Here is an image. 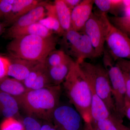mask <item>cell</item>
<instances>
[{
	"label": "cell",
	"mask_w": 130,
	"mask_h": 130,
	"mask_svg": "<svg viewBox=\"0 0 130 130\" xmlns=\"http://www.w3.org/2000/svg\"><path fill=\"white\" fill-rule=\"evenodd\" d=\"M62 89L61 85H53L28 90L16 99L27 115L51 122L53 113L60 103Z\"/></svg>",
	"instance_id": "6da1fadb"
},
{
	"label": "cell",
	"mask_w": 130,
	"mask_h": 130,
	"mask_svg": "<svg viewBox=\"0 0 130 130\" xmlns=\"http://www.w3.org/2000/svg\"><path fill=\"white\" fill-rule=\"evenodd\" d=\"M62 85L70 103L81 115L84 122H91V90L79 64L76 61L72 63Z\"/></svg>",
	"instance_id": "7a4b0ae2"
},
{
	"label": "cell",
	"mask_w": 130,
	"mask_h": 130,
	"mask_svg": "<svg viewBox=\"0 0 130 130\" xmlns=\"http://www.w3.org/2000/svg\"><path fill=\"white\" fill-rule=\"evenodd\" d=\"M58 42V38L54 36H24L12 39L7 49L12 58L44 63L49 54L56 49Z\"/></svg>",
	"instance_id": "3957f363"
},
{
	"label": "cell",
	"mask_w": 130,
	"mask_h": 130,
	"mask_svg": "<svg viewBox=\"0 0 130 130\" xmlns=\"http://www.w3.org/2000/svg\"><path fill=\"white\" fill-rule=\"evenodd\" d=\"M79 64L90 89L103 101L111 115L116 116L110 81L105 68L85 61Z\"/></svg>",
	"instance_id": "277c9868"
},
{
	"label": "cell",
	"mask_w": 130,
	"mask_h": 130,
	"mask_svg": "<svg viewBox=\"0 0 130 130\" xmlns=\"http://www.w3.org/2000/svg\"><path fill=\"white\" fill-rule=\"evenodd\" d=\"M62 37L61 50L77 63L97 58L90 40L84 32L71 29L65 31Z\"/></svg>",
	"instance_id": "5b68a950"
},
{
	"label": "cell",
	"mask_w": 130,
	"mask_h": 130,
	"mask_svg": "<svg viewBox=\"0 0 130 130\" xmlns=\"http://www.w3.org/2000/svg\"><path fill=\"white\" fill-rule=\"evenodd\" d=\"M103 55V66L109 77L116 116L122 120L125 116L126 90L124 75L106 48H105Z\"/></svg>",
	"instance_id": "8992f818"
},
{
	"label": "cell",
	"mask_w": 130,
	"mask_h": 130,
	"mask_svg": "<svg viewBox=\"0 0 130 130\" xmlns=\"http://www.w3.org/2000/svg\"><path fill=\"white\" fill-rule=\"evenodd\" d=\"M105 23L108 51L115 61L120 59L130 60V38L114 26L107 15Z\"/></svg>",
	"instance_id": "52a82bcc"
},
{
	"label": "cell",
	"mask_w": 130,
	"mask_h": 130,
	"mask_svg": "<svg viewBox=\"0 0 130 130\" xmlns=\"http://www.w3.org/2000/svg\"><path fill=\"white\" fill-rule=\"evenodd\" d=\"M51 122L56 130H83L84 123L72 104L60 103L54 111Z\"/></svg>",
	"instance_id": "ba28073f"
},
{
	"label": "cell",
	"mask_w": 130,
	"mask_h": 130,
	"mask_svg": "<svg viewBox=\"0 0 130 130\" xmlns=\"http://www.w3.org/2000/svg\"><path fill=\"white\" fill-rule=\"evenodd\" d=\"M107 14L92 13L82 32L89 38L97 58L103 55L106 42L105 18Z\"/></svg>",
	"instance_id": "9c48e42d"
},
{
	"label": "cell",
	"mask_w": 130,
	"mask_h": 130,
	"mask_svg": "<svg viewBox=\"0 0 130 130\" xmlns=\"http://www.w3.org/2000/svg\"><path fill=\"white\" fill-rule=\"evenodd\" d=\"M28 90H34L53 86L44 63H39L35 66L28 77L23 81Z\"/></svg>",
	"instance_id": "30bf717a"
},
{
	"label": "cell",
	"mask_w": 130,
	"mask_h": 130,
	"mask_svg": "<svg viewBox=\"0 0 130 130\" xmlns=\"http://www.w3.org/2000/svg\"><path fill=\"white\" fill-rule=\"evenodd\" d=\"M94 1L84 0L71 11L72 29L82 31L92 14Z\"/></svg>",
	"instance_id": "8fae6325"
},
{
	"label": "cell",
	"mask_w": 130,
	"mask_h": 130,
	"mask_svg": "<svg viewBox=\"0 0 130 130\" xmlns=\"http://www.w3.org/2000/svg\"><path fill=\"white\" fill-rule=\"evenodd\" d=\"M42 2L38 0H14L11 11L3 23L6 26H11L21 16Z\"/></svg>",
	"instance_id": "7c38bea8"
},
{
	"label": "cell",
	"mask_w": 130,
	"mask_h": 130,
	"mask_svg": "<svg viewBox=\"0 0 130 130\" xmlns=\"http://www.w3.org/2000/svg\"><path fill=\"white\" fill-rule=\"evenodd\" d=\"M54 33L39 22H37L22 28L14 29L8 28L6 31V36L12 40L26 36H37L48 37L53 36Z\"/></svg>",
	"instance_id": "4fadbf2b"
},
{
	"label": "cell",
	"mask_w": 130,
	"mask_h": 130,
	"mask_svg": "<svg viewBox=\"0 0 130 130\" xmlns=\"http://www.w3.org/2000/svg\"><path fill=\"white\" fill-rule=\"evenodd\" d=\"M8 76L22 82L28 77L35 66L40 62L12 58Z\"/></svg>",
	"instance_id": "5bb4252c"
},
{
	"label": "cell",
	"mask_w": 130,
	"mask_h": 130,
	"mask_svg": "<svg viewBox=\"0 0 130 130\" xmlns=\"http://www.w3.org/2000/svg\"><path fill=\"white\" fill-rule=\"evenodd\" d=\"M46 3L42 2L40 5L21 16L9 28L14 29L22 28L39 22L46 17Z\"/></svg>",
	"instance_id": "9a60e30c"
},
{
	"label": "cell",
	"mask_w": 130,
	"mask_h": 130,
	"mask_svg": "<svg viewBox=\"0 0 130 130\" xmlns=\"http://www.w3.org/2000/svg\"><path fill=\"white\" fill-rule=\"evenodd\" d=\"M45 8L46 17L38 22L54 33L62 36L64 31L61 28L58 20L54 4H48L46 3Z\"/></svg>",
	"instance_id": "2e32d148"
},
{
	"label": "cell",
	"mask_w": 130,
	"mask_h": 130,
	"mask_svg": "<svg viewBox=\"0 0 130 130\" xmlns=\"http://www.w3.org/2000/svg\"><path fill=\"white\" fill-rule=\"evenodd\" d=\"M91 92V121H96L109 118L111 114L103 101L93 90Z\"/></svg>",
	"instance_id": "e0dca14e"
},
{
	"label": "cell",
	"mask_w": 130,
	"mask_h": 130,
	"mask_svg": "<svg viewBox=\"0 0 130 130\" xmlns=\"http://www.w3.org/2000/svg\"><path fill=\"white\" fill-rule=\"evenodd\" d=\"M0 91L17 98L28 90L21 81L6 77L0 79Z\"/></svg>",
	"instance_id": "ac0fdd59"
},
{
	"label": "cell",
	"mask_w": 130,
	"mask_h": 130,
	"mask_svg": "<svg viewBox=\"0 0 130 130\" xmlns=\"http://www.w3.org/2000/svg\"><path fill=\"white\" fill-rule=\"evenodd\" d=\"M20 106L15 98L0 91V112L6 118L18 115Z\"/></svg>",
	"instance_id": "d6986e66"
},
{
	"label": "cell",
	"mask_w": 130,
	"mask_h": 130,
	"mask_svg": "<svg viewBox=\"0 0 130 130\" xmlns=\"http://www.w3.org/2000/svg\"><path fill=\"white\" fill-rule=\"evenodd\" d=\"M74 61L70 58L61 64L47 68L48 73L53 85H61L64 81Z\"/></svg>",
	"instance_id": "ffe728a7"
},
{
	"label": "cell",
	"mask_w": 130,
	"mask_h": 130,
	"mask_svg": "<svg viewBox=\"0 0 130 130\" xmlns=\"http://www.w3.org/2000/svg\"><path fill=\"white\" fill-rule=\"evenodd\" d=\"M54 5L61 28L65 31L72 29V10L67 7L63 0H56Z\"/></svg>",
	"instance_id": "44dd1931"
},
{
	"label": "cell",
	"mask_w": 130,
	"mask_h": 130,
	"mask_svg": "<svg viewBox=\"0 0 130 130\" xmlns=\"http://www.w3.org/2000/svg\"><path fill=\"white\" fill-rule=\"evenodd\" d=\"M61 50H55L49 54L45 60V64L47 68L54 67L63 64L70 59Z\"/></svg>",
	"instance_id": "7402d4cb"
},
{
	"label": "cell",
	"mask_w": 130,
	"mask_h": 130,
	"mask_svg": "<svg viewBox=\"0 0 130 130\" xmlns=\"http://www.w3.org/2000/svg\"><path fill=\"white\" fill-rule=\"evenodd\" d=\"M94 3L101 13L107 14V13L113 12L119 9L124 5V1L95 0L94 1Z\"/></svg>",
	"instance_id": "603a6c76"
},
{
	"label": "cell",
	"mask_w": 130,
	"mask_h": 130,
	"mask_svg": "<svg viewBox=\"0 0 130 130\" xmlns=\"http://www.w3.org/2000/svg\"><path fill=\"white\" fill-rule=\"evenodd\" d=\"M108 18L114 26L130 38V16H116Z\"/></svg>",
	"instance_id": "cb8c5ba5"
},
{
	"label": "cell",
	"mask_w": 130,
	"mask_h": 130,
	"mask_svg": "<svg viewBox=\"0 0 130 130\" xmlns=\"http://www.w3.org/2000/svg\"><path fill=\"white\" fill-rule=\"evenodd\" d=\"M0 130H25L22 121L14 117L6 118L0 125Z\"/></svg>",
	"instance_id": "d4e9b609"
},
{
	"label": "cell",
	"mask_w": 130,
	"mask_h": 130,
	"mask_svg": "<svg viewBox=\"0 0 130 130\" xmlns=\"http://www.w3.org/2000/svg\"><path fill=\"white\" fill-rule=\"evenodd\" d=\"M91 122L95 130H118L113 120L112 115L109 118Z\"/></svg>",
	"instance_id": "484cf974"
},
{
	"label": "cell",
	"mask_w": 130,
	"mask_h": 130,
	"mask_svg": "<svg viewBox=\"0 0 130 130\" xmlns=\"http://www.w3.org/2000/svg\"><path fill=\"white\" fill-rule=\"evenodd\" d=\"M21 121L25 130H41L43 123L38 119L28 115L25 117Z\"/></svg>",
	"instance_id": "4316f807"
},
{
	"label": "cell",
	"mask_w": 130,
	"mask_h": 130,
	"mask_svg": "<svg viewBox=\"0 0 130 130\" xmlns=\"http://www.w3.org/2000/svg\"><path fill=\"white\" fill-rule=\"evenodd\" d=\"M14 0H0V20L4 21L11 10Z\"/></svg>",
	"instance_id": "83f0119b"
},
{
	"label": "cell",
	"mask_w": 130,
	"mask_h": 130,
	"mask_svg": "<svg viewBox=\"0 0 130 130\" xmlns=\"http://www.w3.org/2000/svg\"><path fill=\"white\" fill-rule=\"evenodd\" d=\"M10 64V59L0 55V79L8 76Z\"/></svg>",
	"instance_id": "f1b7e54d"
},
{
	"label": "cell",
	"mask_w": 130,
	"mask_h": 130,
	"mask_svg": "<svg viewBox=\"0 0 130 130\" xmlns=\"http://www.w3.org/2000/svg\"><path fill=\"white\" fill-rule=\"evenodd\" d=\"M115 62L121 71L126 74L130 79V60L120 59L116 60Z\"/></svg>",
	"instance_id": "f546056e"
},
{
	"label": "cell",
	"mask_w": 130,
	"mask_h": 130,
	"mask_svg": "<svg viewBox=\"0 0 130 130\" xmlns=\"http://www.w3.org/2000/svg\"><path fill=\"white\" fill-rule=\"evenodd\" d=\"M112 118L118 130H130V128L126 126L123 124L122 120L120 119L115 115H112Z\"/></svg>",
	"instance_id": "4dcf8cb0"
},
{
	"label": "cell",
	"mask_w": 130,
	"mask_h": 130,
	"mask_svg": "<svg viewBox=\"0 0 130 130\" xmlns=\"http://www.w3.org/2000/svg\"><path fill=\"white\" fill-rule=\"evenodd\" d=\"M123 73L125 81L126 90L125 99L130 102V79L126 74L123 72Z\"/></svg>",
	"instance_id": "1f68e13d"
},
{
	"label": "cell",
	"mask_w": 130,
	"mask_h": 130,
	"mask_svg": "<svg viewBox=\"0 0 130 130\" xmlns=\"http://www.w3.org/2000/svg\"><path fill=\"white\" fill-rule=\"evenodd\" d=\"M65 4L68 8L72 10L74 7L79 5L82 1L81 0H63Z\"/></svg>",
	"instance_id": "d6a6232c"
},
{
	"label": "cell",
	"mask_w": 130,
	"mask_h": 130,
	"mask_svg": "<svg viewBox=\"0 0 130 130\" xmlns=\"http://www.w3.org/2000/svg\"><path fill=\"white\" fill-rule=\"evenodd\" d=\"M41 130H56L51 122L43 121Z\"/></svg>",
	"instance_id": "836d02e7"
},
{
	"label": "cell",
	"mask_w": 130,
	"mask_h": 130,
	"mask_svg": "<svg viewBox=\"0 0 130 130\" xmlns=\"http://www.w3.org/2000/svg\"><path fill=\"white\" fill-rule=\"evenodd\" d=\"M124 116H126L130 121V102L125 99V105L124 109Z\"/></svg>",
	"instance_id": "e575fe53"
},
{
	"label": "cell",
	"mask_w": 130,
	"mask_h": 130,
	"mask_svg": "<svg viewBox=\"0 0 130 130\" xmlns=\"http://www.w3.org/2000/svg\"><path fill=\"white\" fill-rule=\"evenodd\" d=\"M83 130H95V129L93 128L91 122H84Z\"/></svg>",
	"instance_id": "d590c367"
},
{
	"label": "cell",
	"mask_w": 130,
	"mask_h": 130,
	"mask_svg": "<svg viewBox=\"0 0 130 130\" xmlns=\"http://www.w3.org/2000/svg\"><path fill=\"white\" fill-rule=\"evenodd\" d=\"M6 26L4 23L0 21V36L2 35L5 30V28Z\"/></svg>",
	"instance_id": "8d00e7d4"
}]
</instances>
